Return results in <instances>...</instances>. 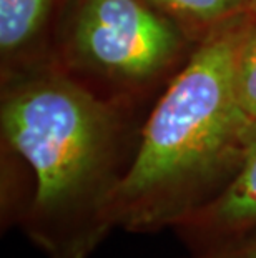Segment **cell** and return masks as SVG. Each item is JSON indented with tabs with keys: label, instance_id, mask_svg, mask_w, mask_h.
<instances>
[{
	"label": "cell",
	"instance_id": "6",
	"mask_svg": "<svg viewBox=\"0 0 256 258\" xmlns=\"http://www.w3.org/2000/svg\"><path fill=\"white\" fill-rule=\"evenodd\" d=\"M172 19L193 43L201 42L218 27L253 12L249 0H148Z\"/></svg>",
	"mask_w": 256,
	"mask_h": 258
},
{
	"label": "cell",
	"instance_id": "8",
	"mask_svg": "<svg viewBox=\"0 0 256 258\" xmlns=\"http://www.w3.org/2000/svg\"><path fill=\"white\" fill-rule=\"evenodd\" d=\"M195 258H256V230L230 245Z\"/></svg>",
	"mask_w": 256,
	"mask_h": 258
},
{
	"label": "cell",
	"instance_id": "4",
	"mask_svg": "<svg viewBox=\"0 0 256 258\" xmlns=\"http://www.w3.org/2000/svg\"><path fill=\"white\" fill-rule=\"evenodd\" d=\"M173 230L195 256L210 253L254 232L256 140L226 188Z\"/></svg>",
	"mask_w": 256,
	"mask_h": 258
},
{
	"label": "cell",
	"instance_id": "3",
	"mask_svg": "<svg viewBox=\"0 0 256 258\" xmlns=\"http://www.w3.org/2000/svg\"><path fill=\"white\" fill-rule=\"evenodd\" d=\"M190 42L148 0H73L62 67L123 92L141 90L175 67Z\"/></svg>",
	"mask_w": 256,
	"mask_h": 258
},
{
	"label": "cell",
	"instance_id": "7",
	"mask_svg": "<svg viewBox=\"0 0 256 258\" xmlns=\"http://www.w3.org/2000/svg\"><path fill=\"white\" fill-rule=\"evenodd\" d=\"M236 95L241 110L256 125V20L238 57Z\"/></svg>",
	"mask_w": 256,
	"mask_h": 258
},
{
	"label": "cell",
	"instance_id": "5",
	"mask_svg": "<svg viewBox=\"0 0 256 258\" xmlns=\"http://www.w3.org/2000/svg\"><path fill=\"white\" fill-rule=\"evenodd\" d=\"M57 0H0V52L4 72L17 69L34 48Z\"/></svg>",
	"mask_w": 256,
	"mask_h": 258
},
{
	"label": "cell",
	"instance_id": "1",
	"mask_svg": "<svg viewBox=\"0 0 256 258\" xmlns=\"http://www.w3.org/2000/svg\"><path fill=\"white\" fill-rule=\"evenodd\" d=\"M120 105L58 62L4 74V148L32 177L19 223L47 258H89L115 230L113 197L138 145Z\"/></svg>",
	"mask_w": 256,
	"mask_h": 258
},
{
	"label": "cell",
	"instance_id": "9",
	"mask_svg": "<svg viewBox=\"0 0 256 258\" xmlns=\"http://www.w3.org/2000/svg\"><path fill=\"white\" fill-rule=\"evenodd\" d=\"M251 2V7H253V12L256 14V0H249Z\"/></svg>",
	"mask_w": 256,
	"mask_h": 258
},
{
	"label": "cell",
	"instance_id": "2",
	"mask_svg": "<svg viewBox=\"0 0 256 258\" xmlns=\"http://www.w3.org/2000/svg\"><path fill=\"white\" fill-rule=\"evenodd\" d=\"M256 20L243 14L195 43L140 130L112 203L115 228H175L216 199L241 168L256 125L239 107L236 63Z\"/></svg>",
	"mask_w": 256,
	"mask_h": 258
}]
</instances>
